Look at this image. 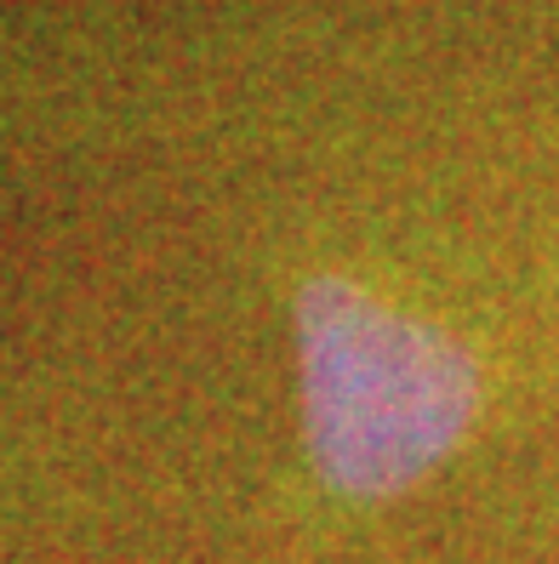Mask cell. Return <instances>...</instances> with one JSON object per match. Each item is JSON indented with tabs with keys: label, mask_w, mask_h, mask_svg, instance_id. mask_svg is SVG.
<instances>
[{
	"label": "cell",
	"mask_w": 559,
	"mask_h": 564,
	"mask_svg": "<svg viewBox=\"0 0 559 564\" xmlns=\"http://www.w3.org/2000/svg\"><path fill=\"white\" fill-rule=\"evenodd\" d=\"M303 411L325 479L388 496L429 474L474 422V365L440 330L366 303L343 280H314L298 303Z\"/></svg>",
	"instance_id": "1"
}]
</instances>
